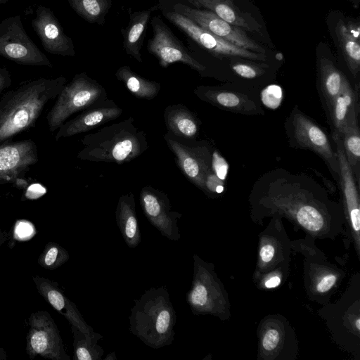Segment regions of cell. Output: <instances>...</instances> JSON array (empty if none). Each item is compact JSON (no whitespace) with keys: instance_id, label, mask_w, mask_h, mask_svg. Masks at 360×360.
<instances>
[{"instance_id":"obj_1","label":"cell","mask_w":360,"mask_h":360,"mask_svg":"<svg viewBox=\"0 0 360 360\" xmlns=\"http://www.w3.org/2000/svg\"><path fill=\"white\" fill-rule=\"evenodd\" d=\"M248 201L257 225L279 216L316 240H335L345 234L341 202L330 199L327 190L307 174L280 167L269 170L254 183Z\"/></svg>"},{"instance_id":"obj_2","label":"cell","mask_w":360,"mask_h":360,"mask_svg":"<svg viewBox=\"0 0 360 360\" xmlns=\"http://www.w3.org/2000/svg\"><path fill=\"white\" fill-rule=\"evenodd\" d=\"M66 83L63 76L41 77L6 92L0 98V144L35 127L47 103L58 96Z\"/></svg>"},{"instance_id":"obj_3","label":"cell","mask_w":360,"mask_h":360,"mask_svg":"<svg viewBox=\"0 0 360 360\" xmlns=\"http://www.w3.org/2000/svg\"><path fill=\"white\" fill-rule=\"evenodd\" d=\"M134 122V117H129L85 135L81 140L84 147L77 153V158L118 165L136 158L148 149V144L145 132Z\"/></svg>"},{"instance_id":"obj_4","label":"cell","mask_w":360,"mask_h":360,"mask_svg":"<svg viewBox=\"0 0 360 360\" xmlns=\"http://www.w3.org/2000/svg\"><path fill=\"white\" fill-rule=\"evenodd\" d=\"M134 302L129 316L130 333L153 349L171 345L176 315L167 289L151 287Z\"/></svg>"},{"instance_id":"obj_5","label":"cell","mask_w":360,"mask_h":360,"mask_svg":"<svg viewBox=\"0 0 360 360\" xmlns=\"http://www.w3.org/2000/svg\"><path fill=\"white\" fill-rule=\"evenodd\" d=\"M319 316L333 342L354 360L360 359V273L353 274L341 296L321 305Z\"/></svg>"},{"instance_id":"obj_6","label":"cell","mask_w":360,"mask_h":360,"mask_svg":"<svg viewBox=\"0 0 360 360\" xmlns=\"http://www.w3.org/2000/svg\"><path fill=\"white\" fill-rule=\"evenodd\" d=\"M316 239L305 235L292 240V253L303 257V284L306 295L311 302L324 305L340 287L346 272L330 262L315 243Z\"/></svg>"},{"instance_id":"obj_7","label":"cell","mask_w":360,"mask_h":360,"mask_svg":"<svg viewBox=\"0 0 360 360\" xmlns=\"http://www.w3.org/2000/svg\"><path fill=\"white\" fill-rule=\"evenodd\" d=\"M193 257V280L186 293V302L192 313L228 321L231 316V302L214 264L203 260L196 254Z\"/></svg>"},{"instance_id":"obj_8","label":"cell","mask_w":360,"mask_h":360,"mask_svg":"<svg viewBox=\"0 0 360 360\" xmlns=\"http://www.w3.org/2000/svg\"><path fill=\"white\" fill-rule=\"evenodd\" d=\"M284 129L288 145L316 154L338 183L340 169L337 153L322 127L295 105L285 121Z\"/></svg>"},{"instance_id":"obj_9","label":"cell","mask_w":360,"mask_h":360,"mask_svg":"<svg viewBox=\"0 0 360 360\" xmlns=\"http://www.w3.org/2000/svg\"><path fill=\"white\" fill-rule=\"evenodd\" d=\"M46 115L49 130L56 131L71 115L107 101L105 88L86 72L76 74L64 86Z\"/></svg>"},{"instance_id":"obj_10","label":"cell","mask_w":360,"mask_h":360,"mask_svg":"<svg viewBox=\"0 0 360 360\" xmlns=\"http://www.w3.org/2000/svg\"><path fill=\"white\" fill-rule=\"evenodd\" d=\"M282 219L279 216L271 217L266 228L258 235L257 262L252 278L273 271L289 276L292 240Z\"/></svg>"},{"instance_id":"obj_11","label":"cell","mask_w":360,"mask_h":360,"mask_svg":"<svg viewBox=\"0 0 360 360\" xmlns=\"http://www.w3.org/2000/svg\"><path fill=\"white\" fill-rule=\"evenodd\" d=\"M257 360H297L299 342L293 327L281 314L264 316L257 328Z\"/></svg>"},{"instance_id":"obj_12","label":"cell","mask_w":360,"mask_h":360,"mask_svg":"<svg viewBox=\"0 0 360 360\" xmlns=\"http://www.w3.org/2000/svg\"><path fill=\"white\" fill-rule=\"evenodd\" d=\"M337 153L340 176L338 184L345 216V234L348 246L352 243L360 260V196L359 187L346 158L341 137L331 134Z\"/></svg>"},{"instance_id":"obj_13","label":"cell","mask_w":360,"mask_h":360,"mask_svg":"<svg viewBox=\"0 0 360 360\" xmlns=\"http://www.w3.org/2000/svg\"><path fill=\"white\" fill-rule=\"evenodd\" d=\"M0 56L20 65L53 67L27 34L20 15L8 17L0 22Z\"/></svg>"},{"instance_id":"obj_14","label":"cell","mask_w":360,"mask_h":360,"mask_svg":"<svg viewBox=\"0 0 360 360\" xmlns=\"http://www.w3.org/2000/svg\"><path fill=\"white\" fill-rule=\"evenodd\" d=\"M194 94L200 100L221 110L245 115H264L258 89L236 84L217 86H198Z\"/></svg>"},{"instance_id":"obj_15","label":"cell","mask_w":360,"mask_h":360,"mask_svg":"<svg viewBox=\"0 0 360 360\" xmlns=\"http://www.w3.org/2000/svg\"><path fill=\"white\" fill-rule=\"evenodd\" d=\"M26 353L30 359L40 356L51 360H70L57 325L50 314L37 311L29 316Z\"/></svg>"},{"instance_id":"obj_16","label":"cell","mask_w":360,"mask_h":360,"mask_svg":"<svg viewBox=\"0 0 360 360\" xmlns=\"http://www.w3.org/2000/svg\"><path fill=\"white\" fill-rule=\"evenodd\" d=\"M163 15L186 35L207 51L218 57H239L252 60L266 62L265 54L237 46L205 30L186 17L172 11L162 10Z\"/></svg>"},{"instance_id":"obj_17","label":"cell","mask_w":360,"mask_h":360,"mask_svg":"<svg viewBox=\"0 0 360 360\" xmlns=\"http://www.w3.org/2000/svg\"><path fill=\"white\" fill-rule=\"evenodd\" d=\"M38 161L37 146L32 139L1 143L0 185L11 183L17 188H26L25 175Z\"/></svg>"},{"instance_id":"obj_18","label":"cell","mask_w":360,"mask_h":360,"mask_svg":"<svg viewBox=\"0 0 360 360\" xmlns=\"http://www.w3.org/2000/svg\"><path fill=\"white\" fill-rule=\"evenodd\" d=\"M171 10L186 17L205 30L237 46L265 54V49L248 37L238 27L226 22L210 11L188 6L181 1L172 4Z\"/></svg>"},{"instance_id":"obj_19","label":"cell","mask_w":360,"mask_h":360,"mask_svg":"<svg viewBox=\"0 0 360 360\" xmlns=\"http://www.w3.org/2000/svg\"><path fill=\"white\" fill-rule=\"evenodd\" d=\"M164 139L175 156L182 174L205 193V179L211 169L212 153L207 143L188 146L176 140L167 131Z\"/></svg>"},{"instance_id":"obj_20","label":"cell","mask_w":360,"mask_h":360,"mask_svg":"<svg viewBox=\"0 0 360 360\" xmlns=\"http://www.w3.org/2000/svg\"><path fill=\"white\" fill-rule=\"evenodd\" d=\"M150 23L153 34L148 42L147 49L157 58L160 66L167 68L170 64L182 63L199 72L205 71L206 67L188 53L159 16L153 17Z\"/></svg>"},{"instance_id":"obj_21","label":"cell","mask_w":360,"mask_h":360,"mask_svg":"<svg viewBox=\"0 0 360 360\" xmlns=\"http://www.w3.org/2000/svg\"><path fill=\"white\" fill-rule=\"evenodd\" d=\"M140 205L147 219L162 236L174 241L180 239L178 221L182 214L172 210L166 193L150 186H144L140 192Z\"/></svg>"},{"instance_id":"obj_22","label":"cell","mask_w":360,"mask_h":360,"mask_svg":"<svg viewBox=\"0 0 360 360\" xmlns=\"http://www.w3.org/2000/svg\"><path fill=\"white\" fill-rule=\"evenodd\" d=\"M31 25L46 52L62 56H75L72 39L65 34L60 22L49 8L38 6L36 17L32 20Z\"/></svg>"},{"instance_id":"obj_23","label":"cell","mask_w":360,"mask_h":360,"mask_svg":"<svg viewBox=\"0 0 360 360\" xmlns=\"http://www.w3.org/2000/svg\"><path fill=\"white\" fill-rule=\"evenodd\" d=\"M39 294L63 315L70 323L79 330L89 335L96 333L85 321L76 304L68 298L56 281L38 275L32 277Z\"/></svg>"},{"instance_id":"obj_24","label":"cell","mask_w":360,"mask_h":360,"mask_svg":"<svg viewBox=\"0 0 360 360\" xmlns=\"http://www.w3.org/2000/svg\"><path fill=\"white\" fill-rule=\"evenodd\" d=\"M122 109L112 100L89 108L73 119L65 122L58 129L55 136L56 141L76 134L86 132L96 127L118 118Z\"/></svg>"},{"instance_id":"obj_25","label":"cell","mask_w":360,"mask_h":360,"mask_svg":"<svg viewBox=\"0 0 360 360\" xmlns=\"http://www.w3.org/2000/svg\"><path fill=\"white\" fill-rule=\"evenodd\" d=\"M325 113L332 134L340 136L348 122L359 116V84L353 88L348 82Z\"/></svg>"},{"instance_id":"obj_26","label":"cell","mask_w":360,"mask_h":360,"mask_svg":"<svg viewBox=\"0 0 360 360\" xmlns=\"http://www.w3.org/2000/svg\"><path fill=\"white\" fill-rule=\"evenodd\" d=\"M348 82L331 59L326 57L318 59L316 88L325 112Z\"/></svg>"},{"instance_id":"obj_27","label":"cell","mask_w":360,"mask_h":360,"mask_svg":"<svg viewBox=\"0 0 360 360\" xmlns=\"http://www.w3.org/2000/svg\"><path fill=\"white\" fill-rule=\"evenodd\" d=\"M157 8L158 5H154L149 9L131 13L127 26L121 30L126 53L139 62H142L141 49L151 13Z\"/></svg>"},{"instance_id":"obj_28","label":"cell","mask_w":360,"mask_h":360,"mask_svg":"<svg viewBox=\"0 0 360 360\" xmlns=\"http://www.w3.org/2000/svg\"><path fill=\"white\" fill-rule=\"evenodd\" d=\"M167 131L173 136L186 139H195L198 135L200 120L182 104L168 105L164 111Z\"/></svg>"},{"instance_id":"obj_29","label":"cell","mask_w":360,"mask_h":360,"mask_svg":"<svg viewBox=\"0 0 360 360\" xmlns=\"http://www.w3.org/2000/svg\"><path fill=\"white\" fill-rule=\"evenodd\" d=\"M133 193L122 195L115 210V219L126 244L131 248L141 242V232L136 213Z\"/></svg>"},{"instance_id":"obj_30","label":"cell","mask_w":360,"mask_h":360,"mask_svg":"<svg viewBox=\"0 0 360 360\" xmlns=\"http://www.w3.org/2000/svg\"><path fill=\"white\" fill-rule=\"evenodd\" d=\"M341 139L347 162L360 186V131L359 116L353 117L344 127Z\"/></svg>"},{"instance_id":"obj_31","label":"cell","mask_w":360,"mask_h":360,"mask_svg":"<svg viewBox=\"0 0 360 360\" xmlns=\"http://www.w3.org/2000/svg\"><path fill=\"white\" fill-rule=\"evenodd\" d=\"M115 76L119 81L123 82L131 94L139 98L153 99L161 89L160 83L141 77L127 65L120 67Z\"/></svg>"},{"instance_id":"obj_32","label":"cell","mask_w":360,"mask_h":360,"mask_svg":"<svg viewBox=\"0 0 360 360\" xmlns=\"http://www.w3.org/2000/svg\"><path fill=\"white\" fill-rule=\"evenodd\" d=\"M73 335L74 360H101L104 349L98 344L103 336L84 333L74 326H70Z\"/></svg>"},{"instance_id":"obj_33","label":"cell","mask_w":360,"mask_h":360,"mask_svg":"<svg viewBox=\"0 0 360 360\" xmlns=\"http://www.w3.org/2000/svg\"><path fill=\"white\" fill-rule=\"evenodd\" d=\"M335 33L347 68L352 76L357 77L360 71L359 41L350 34L342 20L338 22Z\"/></svg>"},{"instance_id":"obj_34","label":"cell","mask_w":360,"mask_h":360,"mask_svg":"<svg viewBox=\"0 0 360 360\" xmlns=\"http://www.w3.org/2000/svg\"><path fill=\"white\" fill-rule=\"evenodd\" d=\"M197 8L205 9L214 13L226 22L238 27L252 30L245 19L226 0H185Z\"/></svg>"},{"instance_id":"obj_35","label":"cell","mask_w":360,"mask_h":360,"mask_svg":"<svg viewBox=\"0 0 360 360\" xmlns=\"http://www.w3.org/2000/svg\"><path fill=\"white\" fill-rule=\"evenodd\" d=\"M75 12L91 24L102 25L112 6V0H68Z\"/></svg>"},{"instance_id":"obj_36","label":"cell","mask_w":360,"mask_h":360,"mask_svg":"<svg viewBox=\"0 0 360 360\" xmlns=\"http://www.w3.org/2000/svg\"><path fill=\"white\" fill-rule=\"evenodd\" d=\"M267 65L245 63H233L229 68L233 74L241 80V84L259 89L267 81L263 79L267 75Z\"/></svg>"},{"instance_id":"obj_37","label":"cell","mask_w":360,"mask_h":360,"mask_svg":"<svg viewBox=\"0 0 360 360\" xmlns=\"http://www.w3.org/2000/svg\"><path fill=\"white\" fill-rule=\"evenodd\" d=\"M70 259L68 252L58 243L48 242L38 257V264L47 270H54Z\"/></svg>"},{"instance_id":"obj_38","label":"cell","mask_w":360,"mask_h":360,"mask_svg":"<svg viewBox=\"0 0 360 360\" xmlns=\"http://www.w3.org/2000/svg\"><path fill=\"white\" fill-rule=\"evenodd\" d=\"M288 276L278 271L270 272L256 278L252 281L257 288L267 290L277 288L286 281Z\"/></svg>"},{"instance_id":"obj_39","label":"cell","mask_w":360,"mask_h":360,"mask_svg":"<svg viewBox=\"0 0 360 360\" xmlns=\"http://www.w3.org/2000/svg\"><path fill=\"white\" fill-rule=\"evenodd\" d=\"M35 233L34 226L26 220L16 221L14 229L15 238L19 240H25L32 237Z\"/></svg>"},{"instance_id":"obj_40","label":"cell","mask_w":360,"mask_h":360,"mask_svg":"<svg viewBox=\"0 0 360 360\" xmlns=\"http://www.w3.org/2000/svg\"><path fill=\"white\" fill-rule=\"evenodd\" d=\"M227 168L228 165L224 159L218 153L217 150H214L212 154V171L219 179L224 181L226 179Z\"/></svg>"},{"instance_id":"obj_41","label":"cell","mask_w":360,"mask_h":360,"mask_svg":"<svg viewBox=\"0 0 360 360\" xmlns=\"http://www.w3.org/2000/svg\"><path fill=\"white\" fill-rule=\"evenodd\" d=\"M46 188L39 184H32L27 186L25 196L27 199H37L46 193Z\"/></svg>"},{"instance_id":"obj_42","label":"cell","mask_w":360,"mask_h":360,"mask_svg":"<svg viewBox=\"0 0 360 360\" xmlns=\"http://www.w3.org/2000/svg\"><path fill=\"white\" fill-rule=\"evenodd\" d=\"M12 84L11 75L6 67L0 66V94Z\"/></svg>"},{"instance_id":"obj_43","label":"cell","mask_w":360,"mask_h":360,"mask_svg":"<svg viewBox=\"0 0 360 360\" xmlns=\"http://www.w3.org/2000/svg\"><path fill=\"white\" fill-rule=\"evenodd\" d=\"M347 28L350 33V34L354 37L356 39L359 41V26L358 24L355 22H349L346 25Z\"/></svg>"},{"instance_id":"obj_44","label":"cell","mask_w":360,"mask_h":360,"mask_svg":"<svg viewBox=\"0 0 360 360\" xmlns=\"http://www.w3.org/2000/svg\"><path fill=\"white\" fill-rule=\"evenodd\" d=\"M8 239V233L0 229V245L4 243Z\"/></svg>"},{"instance_id":"obj_45","label":"cell","mask_w":360,"mask_h":360,"mask_svg":"<svg viewBox=\"0 0 360 360\" xmlns=\"http://www.w3.org/2000/svg\"><path fill=\"white\" fill-rule=\"evenodd\" d=\"M7 359V354L5 349L0 347V360H6Z\"/></svg>"},{"instance_id":"obj_46","label":"cell","mask_w":360,"mask_h":360,"mask_svg":"<svg viewBox=\"0 0 360 360\" xmlns=\"http://www.w3.org/2000/svg\"><path fill=\"white\" fill-rule=\"evenodd\" d=\"M105 360H115L117 359L115 353L114 352L108 354L105 358Z\"/></svg>"},{"instance_id":"obj_47","label":"cell","mask_w":360,"mask_h":360,"mask_svg":"<svg viewBox=\"0 0 360 360\" xmlns=\"http://www.w3.org/2000/svg\"><path fill=\"white\" fill-rule=\"evenodd\" d=\"M9 1H11V0H0V6L1 4H4L7 3Z\"/></svg>"}]
</instances>
